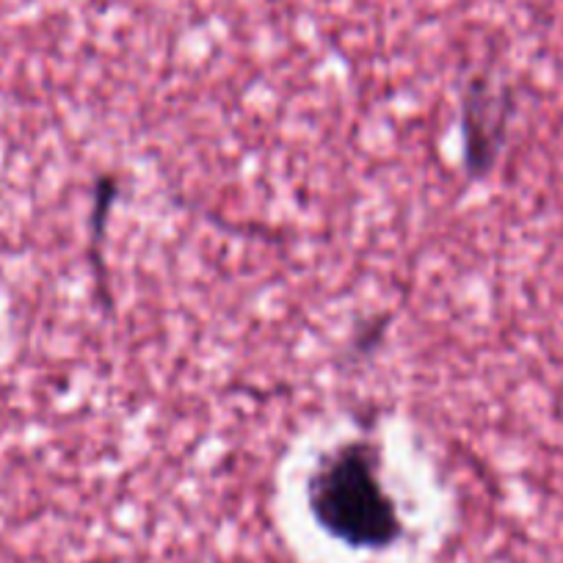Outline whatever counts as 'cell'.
<instances>
[{
    "label": "cell",
    "mask_w": 563,
    "mask_h": 563,
    "mask_svg": "<svg viewBox=\"0 0 563 563\" xmlns=\"http://www.w3.org/2000/svg\"><path fill=\"white\" fill-rule=\"evenodd\" d=\"M376 451L365 442L340 445L310 478V508L318 522L354 547H387L398 539L395 503L378 481Z\"/></svg>",
    "instance_id": "obj_1"
},
{
    "label": "cell",
    "mask_w": 563,
    "mask_h": 563,
    "mask_svg": "<svg viewBox=\"0 0 563 563\" xmlns=\"http://www.w3.org/2000/svg\"><path fill=\"white\" fill-rule=\"evenodd\" d=\"M511 102L503 89H495L486 78H475L462 100L464 161L473 175H484L500 153L506 117Z\"/></svg>",
    "instance_id": "obj_2"
}]
</instances>
